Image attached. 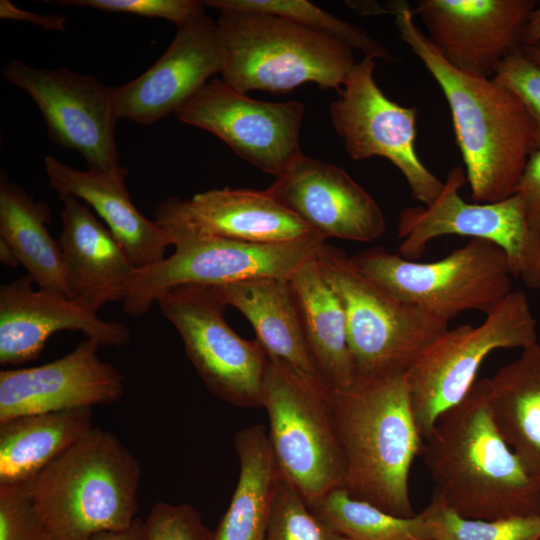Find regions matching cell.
<instances>
[{"label": "cell", "instance_id": "1", "mask_svg": "<svg viewBox=\"0 0 540 540\" xmlns=\"http://www.w3.org/2000/svg\"><path fill=\"white\" fill-rule=\"evenodd\" d=\"M388 13L395 18L399 38L445 96L473 201L492 203L516 194L527 161L539 147L537 126L529 112L492 78L450 65L415 24L406 1L389 3Z\"/></svg>", "mask_w": 540, "mask_h": 540}, {"label": "cell", "instance_id": "2", "mask_svg": "<svg viewBox=\"0 0 540 540\" xmlns=\"http://www.w3.org/2000/svg\"><path fill=\"white\" fill-rule=\"evenodd\" d=\"M421 454L444 503L469 519L540 515V481L500 433L487 378L440 415Z\"/></svg>", "mask_w": 540, "mask_h": 540}, {"label": "cell", "instance_id": "3", "mask_svg": "<svg viewBox=\"0 0 540 540\" xmlns=\"http://www.w3.org/2000/svg\"><path fill=\"white\" fill-rule=\"evenodd\" d=\"M332 403L345 465L344 488L395 516H415L409 475L423 438L406 372L356 378L349 387L332 390Z\"/></svg>", "mask_w": 540, "mask_h": 540}, {"label": "cell", "instance_id": "4", "mask_svg": "<svg viewBox=\"0 0 540 540\" xmlns=\"http://www.w3.org/2000/svg\"><path fill=\"white\" fill-rule=\"evenodd\" d=\"M140 480L136 457L94 426L25 486L50 540H90L132 525Z\"/></svg>", "mask_w": 540, "mask_h": 540}, {"label": "cell", "instance_id": "5", "mask_svg": "<svg viewBox=\"0 0 540 540\" xmlns=\"http://www.w3.org/2000/svg\"><path fill=\"white\" fill-rule=\"evenodd\" d=\"M216 22L227 52L222 80L244 94L309 82L339 92L356 64L348 45L279 16L227 10Z\"/></svg>", "mask_w": 540, "mask_h": 540}, {"label": "cell", "instance_id": "6", "mask_svg": "<svg viewBox=\"0 0 540 540\" xmlns=\"http://www.w3.org/2000/svg\"><path fill=\"white\" fill-rule=\"evenodd\" d=\"M262 407L280 474L308 504L345 486L332 390L320 378L269 357Z\"/></svg>", "mask_w": 540, "mask_h": 540}, {"label": "cell", "instance_id": "7", "mask_svg": "<svg viewBox=\"0 0 540 540\" xmlns=\"http://www.w3.org/2000/svg\"><path fill=\"white\" fill-rule=\"evenodd\" d=\"M316 261L345 314L355 379L406 372L448 329L365 275L343 250L324 243Z\"/></svg>", "mask_w": 540, "mask_h": 540}, {"label": "cell", "instance_id": "8", "mask_svg": "<svg viewBox=\"0 0 540 540\" xmlns=\"http://www.w3.org/2000/svg\"><path fill=\"white\" fill-rule=\"evenodd\" d=\"M351 259L390 293L446 324L465 311L488 314L512 292L514 277L505 253L481 239H470L432 262L407 260L380 247Z\"/></svg>", "mask_w": 540, "mask_h": 540}, {"label": "cell", "instance_id": "9", "mask_svg": "<svg viewBox=\"0 0 540 540\" xmlns=\"http://www.w3.org/2000/svg\"><path fill=\"white\" fill-rule=\"evenodd\" d=\"M536 342L537 322L527 296L520 291L507 295L480 325H461L438 335L406 371L423 440L440 415L467 396L490 353L522 350Z\"/></svg>", "mask_w": 540, "mask_h": 540}, {"label": "cell", "instance_id": "10", "mask_svg": "<svg viewBox=\"0 0 540 540\" xmlns=\"http://www.w3.org/2000/svg\"><path fill=\"white\" fill-rule=\"evenodd\" d=\"M180 335L185 353L208 390L241 408L262 407L269 356L257 339L240 337L210 286L184 284L155 300Z\"/></svg>", "mask_w": 540, "mask_h": 540}, {"label": "cell", "instance_id": "11", "mask_svg": "<svg viewBox=\"0 0 540 540\" xmlns=\"http://www.w3.org/2000/svg\"><path fill=\"white\" fill-rule=\"evenodd\" d=\"M466 181L465 170L456 166L430 205L409 207L400 213L398 254L417 261L431 240L446 235L485 240L505 253L514 278L539 290L540 232L529 226L521 195L492 203H468L459 194Z\"/></svg>", "mask_w": 540, "mask_h": 540}, {"label": "cell", "instance_id": "12", "mask_svg": "<svg viewBox=\"0 0 540 540\" xmlns=\"http://www.w3.org/2000/svg\"><path fill=\"white\" fill-rule=\"evenodd\" d=\"M321 236L303 240L260 243L220 238L185 239L159 263L135 270L124 313L146 314L166 289L196 284L217 286L259 278L289 279L325 243Z\"/></svg>", "mask_w": 540, "mask_h": 540}, {"label": "cell", "instance_id": "13", "mask_svg": "<svg viewBox=\"0 0 540 540\" xmlns=\"http://www.w3.org/2000/svg\"><path fill=\"white\" fill-rule=\"evenodd\" d=\"M375 60L364 56L354 65L338 98L330 105L333 127L350 158H386L402 173L412 196L424 206L430 205L444 182L416 152L418 111L392 101L378 87Z\"/></svg>", "mask_w": 540, "mask_h": 540}, {"label": "cell", "instance_id": "14", "mask_svg": "<svg viewBox=\"0 0 540 540\" xmlns=\"http://www.w3.org/2000/svg\"><path fill=\"white\" fill-rule=\"evenodd\" d=\"M3 77L30 96L54 143L79 152L89 169L121 167L114 87L64 67L36 69L17 60L3 68Z\"/></svg>", "mask_w": 540, "mask_h": 540}, {"label": "cell", "instance_id": "15", "mask_svg": "<svg viewBox=\"0 0 540 540\" xmlns=\"http://www.w3.org/2000/svg\"><path fill=\"white\" fill-rule=\"evenodd\" d=\"M174 114L216 135L239 157L275 177L302 153L304 106L299 101L253 99L213 78Z\"/></svg>", "mask_w": 540, "mask_h": 540}, {"label": "cell", "instance_id": "16", "mask_svg": "<svg viewBox=\"0 0 540 540\" xmlns=\"http://www.w3.org/2000/svg\"><path fill=\"white\" fill-rule=\"evenodd\" d=\"M155 220L172 246L185 239L276 243L320 236L266 190L225 187L188 199L168 197L157 206Z\"/></svg>", "mask_w": 540, "mask_h": 540}, {"label": "cell", "instance_id": "17", "mask_svg": "<svg viewBox=\"0 0 540 540\" xmlns=\"http://www.w3.org/2000/svg\"><path fill=\"white\" fill-rule=\"evenodd\" d=\"M534 0H419L413 14L456 69L492 78L498 65L522 48L521 33Z\"/></svg>", "mask_w": 540, "mask_h": 540}, {"label": "cell", "instance_id": "18", "mask_svg": "<svg viewBox=\"0 0 540 540\" xmlns=\"http://www.w3.org/2000/svg\"><path fill=\"white\" fill-rule=\"evenodd\" d=\"M265 190L324 239L372 242L385 233L379 204L329 162L300 153Z\"/></svg>", "mask_w": 540, "mask_h": 540}, {"label": "cell", "instance_id": "19", "mask_svg": "<svg viewBox=\"0 0 540 540\" xmlns=\"http://www.w3.org/2000/svg\"><path fill=\"white\" fill-rule=\"evenodd\" d=\"M227 52L217 22L206 15L178 26L163 55L132 81L114 87L119 118L150 125L175 113L225 68Z\"/></svg>", "mask_w": 540, "mask_h": 540}, {"label": "cell", "instance_id": "20", "mask_svg": "<svg viewBox=\"0 0 540 540\" xmlns=\"http://www.w3.org/2000/svg\"><path fill=\"white\" fill-rule=\"evenodd\" d=\"M86 337L70 353L41 366L0 371V423L41 413L112 404L124 393V377L97 355Z\"/></svg>", "mask_w": 540, "mask_h": 540}, {"label": "cell", "instance_id": "21", "mask_svg": "<svg viewBox=\"0 0 540 540\" xmlns=\"http://www.w3.org/2000/svg\"><path fill=\"white\" fill-rule=\"evenodd\" d=\"M24 275L0 287V364L20 365L39 357L51 335L82 331L100 346L122 347L130 330L120 322L104 321L74 300L39 289Z\"/></svg>", "mask_w": 540, "mask_h": 540}, {"label": "cell", "instance_id": "22", "mask_svg": "<svg viewBox=\"0 0 540 540\" xmlns=\"http://www.w3.org/2000/svg\"><path fill=\"white\" fill-rule=\"evenodd\" d=\"M63 204L58 241L71 299L97 315L109 302L123 301L137 269L111 231L78 198L59 194Z\"/></svg>", "mask_w": 540, "mask_h": 540}, {"label": "cell", "instance_id": "23", "mask_svg": "<svg viewBox=\"0 0 540 540\" xmlns=\"http://www.w3.org/2000/svg\"><path fill=\"white\" fill-rule=\"evenodd\" d=\"M44 167L51 188L58 195L78 198L96 212L137 269L165 258L171 240L156 220L147 219L135 207L126 186L127 169L82 171L52 156L44 158Z\"/></svg>", "mask_w": 540, "mask_h": 540}, {"label": "cell", "instance_id": "24", "mask_svg": "<svg viewBox=\"0 0 540 540\" xmlns=\"http://www.w3.org/2000/svg\"><path fill=\"white\" fill-rule=\"evenodd\" d=\"M210 287L226 307L245 316L269 357L318 377L289 279L259 278Z\"/></svg>", "mask_w": 540, "mask_h": 540}, {"label": "cell", "instance_id": "25", "mask_svg": "<svg viewBox=\"0 0 540 540\" xmlns=\"http://www.w3.org/2000/svg\"><path fill=\"white\" fill-rule=\"evenodd\" d=\"M289 282L318 377L332 390L349 387L355 380V369L345 314L316 256L301 265Z\"/></svg>", "mask_w": 540, "mask_h": 540}, {"label": "cell", "instance_id": "26", "mask_svg": "<svg viewBox=\"0 0 540 540\" xmlns=\"http://www.w3.org/2000/svg\"><path fill=\"white\" fill-rule=\"evenodd\" d=\"M494 421L529 473L540 481V344L487 378Z\"/></svg>", "mask_w": 540, "mask_h": 540}, {"label": "cell", "instance_id": "27", "mask_svg": "<svg viewBox=\"0 0 540 540\" xmlns=\"http://www.w3.org/2000/svg\"><path fill=\"white\" fill-rule=\"evenodd\" d=\"M49 206L37 201L2 171L0 174V238L16 253L39 289L71 299L63 253L49 233Z\"/></svg>", "mask_w": 540, "mask_h": 540}, {"label": "cell", "instance_id": "28", "mask_svg": "<svg viewBox=\"0 0 540 540\" xmlns=\"http://www.w3.org/2000/svg\"><path fill=\"white\" fill-rule=\"evenodd\" d=\"M239 477L229 507L214 531V540H264L280 479L263 425L235 435Z\"/></svg>", "mask_w": 540, "mask_h": 540}, {"label": "cell", "instance_id": "29", "mask_svg": "<svg viewBox=\"0 0 540 540\" xmlns=\"http://www.w3.org/2000/svg\"><path fill=\"white\" fill-rule=\"evenodd\" d=\"M92 408L24 415L0 423V484H21L93 427Z\"/></svg>", "mask_w": 540, "mask_h": 540}, {"label": "cell", "instance_id": "30", "mask_svg": "<svg viewBox=\"0 0 540 540\" xmlns=\"http://www.w3.org/2000/svg\"><path fill=\"white\" fill-rule=\"evenodd\" d=\"M308 505L349 540H430L422 512L409 518L398 517L352 497L344 487Z\"/></svg>", "mask_w": 540, "mask_h": 540}, {"label": "cell", "instance_id": "31", "mask_svg": "<svg viewBox=\"0 0 540 540\" xmlns=\"http://www.w3.org/2000/svg\"><path fill=\"white\" fill-rule=\"evenodd\" d=\"M205 6L220 11H250L279 16L330 36L365 56L393 62V55L363 29L305 0H207Z\"/></svg>", "mask_w": 540, "mask_h": 540}, {"label": "cell", "instance_id": "32", "mask_svg": "<svg viewBox=\"0 0 540 540\" xmlns=\"http://www.w3.org/2000/svg\"><path fill=\"white\" fill-rule=\"evenodd\" d=\"M421 512L430 540H540V515L469 519L448 507L436 492Z\"/></svg>", "mask_w": 540, "mask_h": 540}, {"label": "cell", "instance_id": "33", "mask_svg": "<svg viewBox=\"0 0 540 540\" xmlns=\"http://www.w3.org/2000/svg\"><path fill=\"white\" fill-rule=\"evenodd\" d=\"M264 540H349L321 519L280 474Z\"/></svg>", "mask_w": 540, "mask_h": 540}, {"label": "cell", "instance_id": "34", "mask_svg": "<svg viewBox=\"0 0 540 540\" xmlns=\"http://www.w3.org/2000/svg\"><path fill=\"white\" fill-rule=\"evenodd\" d=\"M144 540H214V531L187 503H155L144 520Z\"/></svg>", "mask_w": 540, "mask_h": 540}, {"label": "cell", "instance_id": "35", "mask_svg": "<svg viewBox=\"0 0 540 540\" xmlns=\"http://www.w3.org/2000/svg\"><path fill=\"white\" fill-rule=\"evenodd\" d=\"M0 540H50L25 483L0 484Z\"/></svg>", "mask_w": 540, "mask_h": 540}, {"label": "cell", "instance_id": "36", "mask_svg": "<svg viewBox=\"0 0 540 540\" xmlns=\"http://www.w3.org/2000/svg\"><path fill=\"white\" fill-rule=\"evenodd\" d=\"M58 3L105 12L162 18L173 22L176 27L206 15L203 1L196 0H61Z\"/></svg>", "mask_w": 540, "mask_h": 540}, {"label": "cell", "instance_id": "37", "mask_svg": "<svg viewBox=\"0 0 540 540\" xmlns=\"http://www.w3.org/2000/svg\"><path fill=\"white\" fill-rule=\"evenodd\" d=\"M492 79L511 91L529 112L537 126L540 147V65L521 48L498 65Z\"/></svg>", "mask_w": 540, "mask_h": 540}, {"label": "cell", "instance_id": "38", "mask_svg": "<svg viewBox=\"0 0 540 540\" xmlns=\"http://www.w3.org/2000/svg\"><path fill=\"white\" fill-rule=\"evenodd\" d=\"M517 193L523 199L529 226L540 232V147L529 157Z\"/></svg>", "mask_w": 540, "mask_h": 540}, {"label": "cell", "instance_id": "39", "mask_svg": "<svg viewBox=\"0 0 540 540\" xmlns=\"http://www.w3.org/2000/svg\"><path fill=\"white\" fill-rule=\"evenodd\" d=\"M0 18L14 21H27L45 30L64 31L67 17L64 15L37 14L23 10L8 0L0 1Z\"/></svg>", "mask_w": 540, "mask_h": 540}, {"label": "cell", "instance_id": "40", "mask_svg": "<svg viewBox=\"0 0 540 540\" xmlns=\"http://www.w3.org/2000/svg\"><path fill=\"white\" fill-rule=\"evenodd\" d=\"M90 540H144V520L137 517L125 530L98 533Z\"/></svg>", "mask_w": 540, "mask_h": 540}, {"label": "cell", "instance_id": "41", "mask_svg": "<svg viewBox=\"0 0 540 540\" xmlns=\"http://www.w3.org/2000/svg\"><path fill=\"white\" fill-rule=\"evenodd\" d=\"M522 47L540 43V2L530 13L521 33Z\"/></svg>", "mask_w": 540, "mask_h": 540}, {"label": "cell", "instance_id": "42", "mask_svg": "<svg viewBox=\"0 0 540 540\" xmlns=\"http://www.w3.org/2000/svg\"><path fill=\"white\" fill-rule=\"evenodd\" d=\"M0 260L2 264L12 267V268H15L21 265L12 247L1 238H0Z\"/></svg>", "mask_w": 540, "mask_h": 540}, {"label": "cell", "instance_id": "43", "mask_svg": "<svg viewBox=\"0 0 540 540\" xmlns=\"http://www.w3.org/2000/svg\"><path fill=\"white\" fill-rule=\"evenodd\" d=\"M526 57L540 65V43L522 47Z\"/></svg>", "mask_w": 540, "mask_h": 540}]
</instances>
